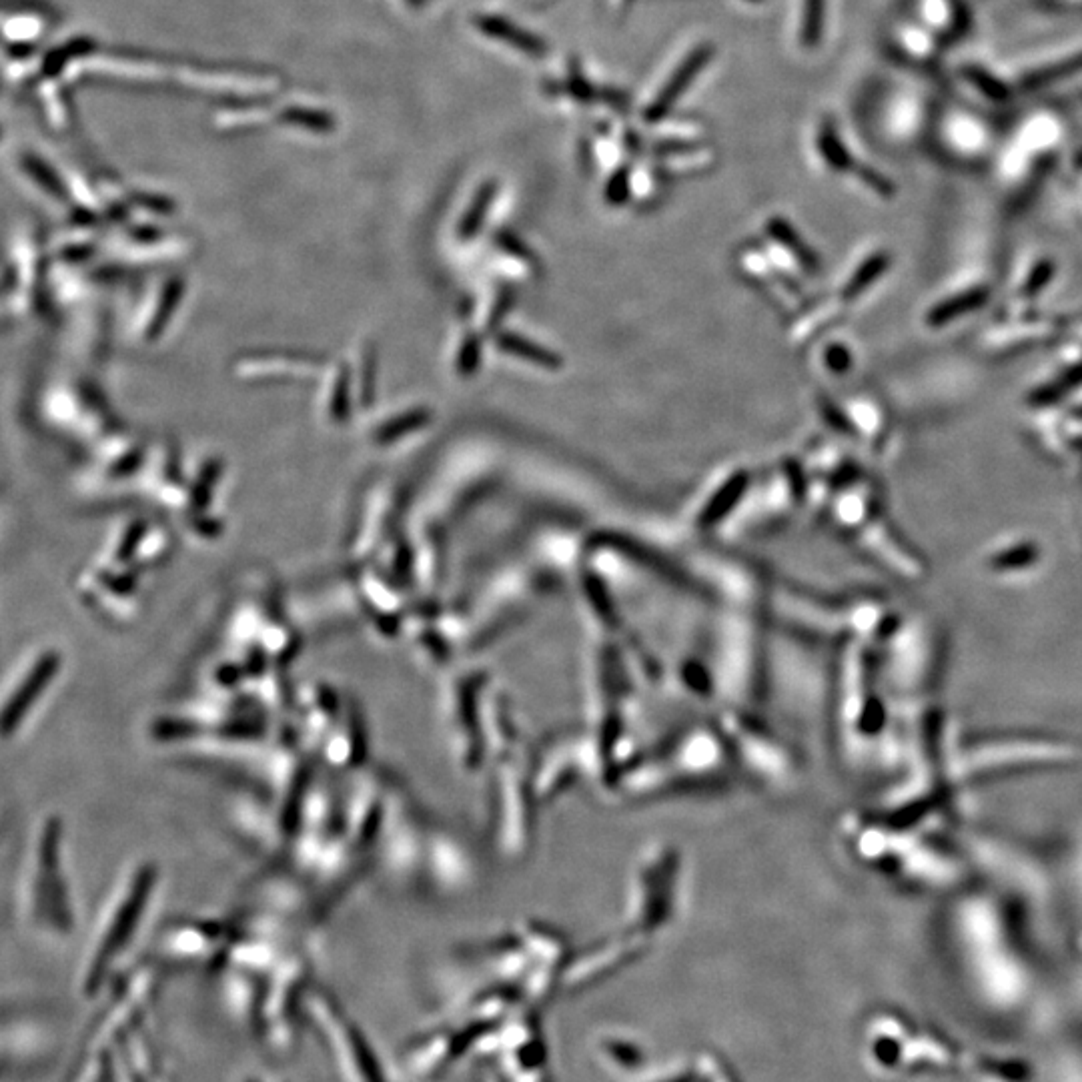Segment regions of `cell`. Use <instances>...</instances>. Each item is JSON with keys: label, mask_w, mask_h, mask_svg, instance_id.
Returning a JSON list of instances; mask_svg holds the SVG:
<instances>
[{"label": "cell", "mask_w": 1082, "mask_h": 1082, "mask_svg": "<svg viewBox=\"0 0 1082 1082\" xmlns=\"http://www.w3.org/2000/svg\"><path fill=\"white\" fill-rule=\"evenodd\" d=\"M628 195H630V171L622 167L612 175L606 187V199L612 205H622L628 199Z\"/></svg>", "instance_id": "cell-14"}, {"label": "cell", "mask_w": 1082, "mask_h": 1082, "mask_svg": "<svg viewBox=\"0 0 1082 1082\" xmlns=\"http://www.w3.org/2000/svg\"><path fill=\"white\" fill-rule=\"evenodd\" d=\"M568 93L580 101V103H592L596 99V91L594 87L588 83V79L580 73L578 67H574V71L570 73V79H568Z\"/></svg>", "instance_id": "cell-15"}, {"label": "cell", "mask_w": 1082, "mask_h": 1082, "mask_svg": "<svg viewBox=\"0 0 1082 1082\" xmlns=\"http://www.w3.org/2000/svg\"><path fill=\"white\" fill-rule=\"evenodd\" d=\"M495 189H497L495 183H487V185L481 187V191L475 197V203L471 205L469 213L463 219V229H461L463 237H469V235L477 233V229L481 227V221H483V217H485V213H487V209H489V205H491V201L495 197Z\"/></svg>", "instance_id": "cell-11"}, {"label": "cell", "mask_w": 1082, "mask_h": 1082, "mask_svg": "<svg viewBox=\"0 0 1082 1082\" xmlns=\"http://www.w3.org/2000/svg\"><path fill=\"white\" fill-rule=\"evenodd\" d=\"M600 99H602V101H606L608 105L616 107V109H626V107H628V99H626V95H622V93H620V91H616V89H602V93H600Z\"/></svg>", "instance_id": "cell-17"}, {"label": "cell", "mask_w": 1082, "mask_h": 1082, "mask_svg": "<svg viewBox=\"0 0 1082 1082\" xmlns=\"http://www.w3.org/2000/svg\"><path fill=\"white\" fill-rule=\"evenodd\" d=\"M752 3H758V0H752Z\"/></svg>", "instance_id": "cell-19"}, {"label": "cell", "mask_w": 1082, "mask_h": 1082, "mask_svg": "<svg viewBox=\"0 0 1082 1082\" xmlns=\"http://www.w3.org/2000/svg\"><path fill=\"white\" fill-rule=\"evenodd\" d=\"M826 363L830 365L832 371L840 373V371H846L848 369V363H850V357H848V351L844 347H830L828 353H826Z\"/></svg>", "instance_id": "cell-16"}, {"label": "cell", "mask_w": 1082, "mask_h": 1082, "mask_svg": "<svg viewBox=\"0 0 1082 1082\" xmlns=\"http://www.w3.org/2000/svg\"><path fill=\"white\" fill-rule=\"evenodd\" d=\"M63 674V654L39 648L29 654L0 688V740H15L41 712Z\"/></svg>", "instance_id": "cell-3"}, {"label": "cell", "mask_w": 1082, "mask_h": 1082, "mask_svg": "<svg viewBox=\"0 0 1082 1082\" xmlns=\"http://www.w3.org/2000/svg\"><path fill=\"white\" fill-rule=\"evenodd\" d=\"M1080 760V752L1062 740L1008 736L954 744L950 756V780L960 786L968 780L1032 772L1038 768H1062Z\"/></svg>", "instance_id": "cell-2"}, {"label": "cell", "mask_w": 1082, "mask_h": 1082, "mask_svg": "<svg viewBox=\"0 0 1082 1082\" xmlns=\"http://www.w3.org/2000/svg\"><path fill=\"white\" fill-rule=\"evenodd\" d=\"M818 147H820V153L824 155V159L828 161L830 167H834L838 171H844V169L850 167V157H848L846 149L842 147L840 139L836 137L832 125H826V123L822 125L820 135H818Z\"/></svg>", "instance_id": "cell-10"}, {"label": "cell", "mask_w": 1082, "mask_h": 1082, "mask_svg": "<svg viewBox=\"0 0 1082 1082\" xmlns=\"http://www.w3.org/2000/svg\"><path fill=\"white\" fill-rule=\"evenodd\" d=\"M884 265H886V261H884L882 257H874V259L866 261V263L862 265V269H860V271L852 277V281L846 285L844 297H846V299H852V297H856L860 291H864V287L870 285V283L882 273Z\"/></svg>", "instance_id": "cell-13"}, {"label": "cell", "mask_w": 1082, "mask_h": 1082, "mask_svg": "<svg viewBox=\"0 0 1082 1082\" xmlns=\"http://www.w3.org/2000/svg\"><path fill=\"white\" fill-rule=\"evenodd\" d=\"M499 345L509 351L511 355H517L521 359H527L531 363H537L541 367H548V369H560L562 367V357H558L554 351H548L544 347H539L531 341H525L517 335H503L499 339Z\"/></svg>", "instance_id": "cell-7"}, {"label": "cell", "mask_w": 1082, "mask_h": 1082, "mask_svg": "<svg viewBox=\"0 0 1082 1082\" xmlns=\"http://www.w3.org/2000/svg\"><path fill=\"white\" fill-rule=\"evenodd\" d=\"M281 119L291 125H303L311 131H331L333 121L329 115L319 111H307V109H287Z\"/></svg>", "instance_id": "cell-12"}, {"label": "cell", "mask_w": 1082, "mask_h": 1082, "mask_svg": "<svg viewBox=\"0 0 1082 1082\" xmlns=\"http://www.w3.org/2000/svg\"><path fill=\"white\" fill-rule=\"evenodd\" d=\"M714 55V49L710 45H700L696 47L686 59L684 63L678 65V69L672 73V77L668 79V83L662 87V91L656 95V99L646 107L644 111V121L646 123H660L662 119H666L672 109L676 107V103L680 101V97L690 89L692 81L702 73V69L710 63Z\"/></svg>", "instance_id": "cell-4"}, {"label": "cell", "mask_w": 1082, "mask_h": 1082, "mask_svg": "<svg viewBox=\"0 0 1082 1082\" xmlns=\"http://www.w3.org/2000/svg\"><path fill=\"white\" fill-rule=\"evenodd\" d=\"M65 832L49 814L33 830L21 882L27 918L41 930L59 934L71 926V888L65 870Z\"/></svg>", "instance_id": "cell-1"}, {"label": "cell", "mask_w": 1082, "mask_h": 1082, "mask_svg": "<svg viewBox=\"0 0 1082 1082\" xmlns=\"http://www.w3.org/2000/svg\"><path fill=\"white\" fill-rule=\"evenodd\" d=\"M824 15L826 0H804L800 41L806 49H814L820 43L824 33Z\"/></svg>", "instance_id": "cell-8"}, {"label": "cell", "mask_w": 1082, "mask_h": 1082, "mask_svg": "<svg viewBox=\"0 0 1082 1082\" xmlns=\"http://www.w3.org/2000/svg\"><path fill=\"white\" fill-rule=\"evenodd\" d=\"M477 27L483 35L487 37H493L497 41H503L507 45H511L513 49H517L519 53L531 57V59H541L546 57L548 53V45L541 41L539 37L515 27L513 23L505 21V19H499V17H479L477 21Z\"/></svg>", "instance_id": "cell-5"}, {"label": "cell", "mask_w": 1082, "mask_h": 1082, "mask_svg": "<svg viewBox=\"0 0 1082 1082\" xmlns=\"http://www.w3.org/2000/svg\"><path fill=\"white\" fill-rule=\"evenodd\" d=\"M768 231H770V235H772L776 241H780L784 247H788L790 251H794L802 265H806V267H816V259H814L816 255L812 253V249H808V247L802 243L800 235H798L784 219H772V221L768 223Z\"/></svg>", "instance_id": "cell-9"}, {"label": "cell", "mask_w": 1082, "mask_h": 1082, "mask_svg": "<svg viewBox=\"0 0 1082 1082\" xmlns=\"http://www.w3.org/2000/svg\"><path fill=\"white\" fill-rule=\"evenodd\" d=\"M748 489V473L738 471L734 477L726 481V485L720 487V491L710 499V503L702 511V525L718 523L722 517H726L742 499L744 491Z\"/></svg>", "instance_id": "cell-6"}, {"label": "cell", "mask_w": 1082, "mask_h": 1082, "mask_svg": "<svg viewBox=\"0 0 1082 1082\" xmlns=\"http://www.w3.org/2000/svg\"><path fill=\"white\" fill-rule=\"evenodd\" d=\"M1076 890H1078V898L1082 900V842L1078 846V858H1076Z\"/></svg>", "instance_id": "cell-18"}]
</instances>
